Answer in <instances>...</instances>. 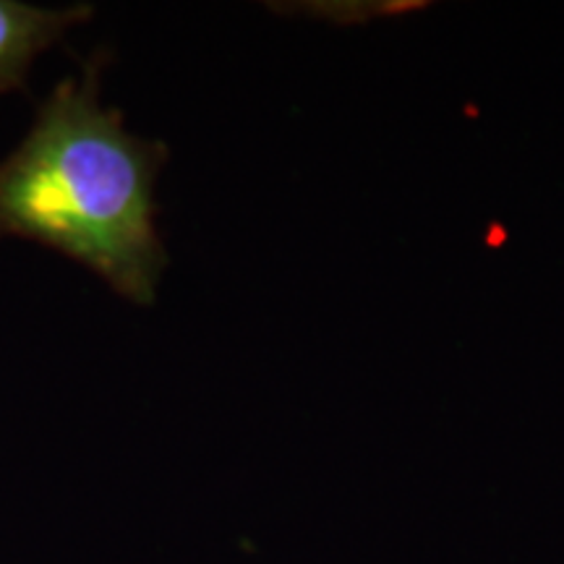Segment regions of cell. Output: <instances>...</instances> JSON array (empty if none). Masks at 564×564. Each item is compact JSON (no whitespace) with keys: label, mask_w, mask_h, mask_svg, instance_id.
<instances>
[{"label":"cell","mask_w":564,"mask_h":564,"mask_svg":"<svg viewBox=\"0 0 564 564\" xmlns=\"http://www.w3.org/2000/svg\"><path fill=\"white\" fill-rule=\"evenodd\" d=\"M162 150L97 100L95 76L63 82L32 131L0 162V238L53 246L133 303H152L165 270L154 228Z\"/></svg>","instance_id":"6da1fadb"},{"label":"cell","mask_w":564,"mask_h":564,"mask_svg":"<svg viewBox=\"0 0 564 564\" xmlns=\"http://www.w3.org/2000/svg\"><path fill=\"white\" fill-rule=\"evenodd\" d=\"M84 17L87 9L55 11L0 0V91L21 87L32 61Z\"/></svg>","instance_id":"7a4b0ae2"}]
</instances>
